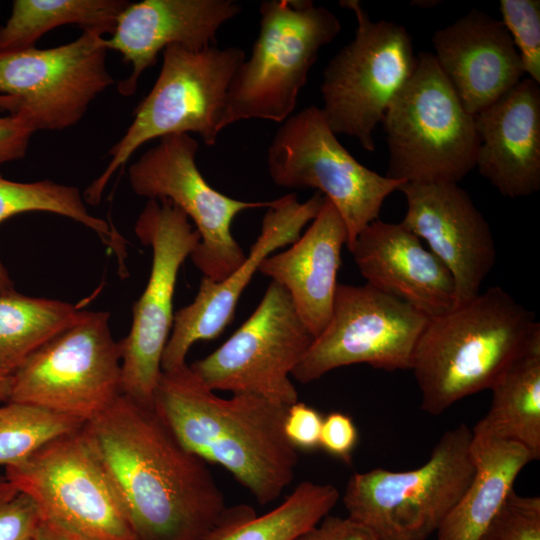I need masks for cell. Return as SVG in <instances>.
Segmentation results:
<instances>
[{
    "instance_id": "obj_1",
    "label": "cell",
    "mask_w": 540,
    "mask_h": 540,
    "mask_svg": "<svg viewBox=\"0 0 540 540\" xmlns=\"http://www.w3.org/2000/svg\"><path fill=\"white\" fill-rule=\"evenodd\" d=\"M83 430L110 475L137 540H207L227 505L207 463L155 412L121 394Z\"/></svg>"
},
{
    "instance_id": "obj_2",
    "label": "cell",
    "mask_w": 540,
    "mask_h": 540,
    "mask_svg": "<svg viewBox=\"0 0 540 540\" xmlns=\"http://www.w3.org/2000/svg\"><path fill=\"white\" fill-rule=\"evenodd\" d=\"M288 407L252 394L221 398L188 364L162 370L153 397L179 442L223 466L261 505L277 500L295 476L298 453L283 429Z\"/></svg>"
},
{
    "instance_id": "obj_3",
    "label": "cell",
    "mask_w": 540,
    "mask_h": 540,
    "mask_svg": "<svg viewBox=\"0 0 540 540\" xmlns=\"http://www.w3.org/2000/svg\"><path fill=\"white\" fill-rule=\"evenodd\" d=\"M538 336L534 313L498 286L429 318L411 363L421 409L437 416L461 399L491 389Z\"/></svg>"
},
{
    "instance_id": "obj_4",
    "label": "cell",
    "mask_w": 540,
    "mask_h": 540,
    "mask_svg": "<svg viewBox=\"0 0 540 540\" xmlns=\"http://www.w3.org/2000/svg\"><path fill=\"white\" fill-rule=\"evenodd\" d=\"M150 92L135 108L133 121L108 151L102 174L86 189L84 199L97 205L114 174L145 143L172 134H198L213 146L223 130L227 91L244 51L215 45L192 51L170 45Z\"/></svg>"
},
{
    "instance_id": "obj_5",
    "label": "cell",
    "mask_w": 540,
    "mask_h": 540,
    "mask_svg": "<svg viewBox=\"0 0 540 540\" xmlns=\"http://www.w3.org/2000/svg\"><path fill=\"white\" fill-rule=\"evenodd\" d=\"M389 164L385 176L405 183H458L476 164L474 116L463 107L433 53L417 54L410 79L381 121Z\"/></svg>"
},
{
    "instance_id": "obj_6",
    "label": "cell",
    "mask_w": 540,
    "mask_h": 540,
    "mask_svg": "<svg viewBox=\"0 0 540 540\" xmlns=\"http://www.w3.org/2000/svg\"><path fill=\"white\" fill-rule=\"evenodd\" d=\"M250 57L228 87L223 129L237 121L289 118L319 50L341 30L337 16L309 0H266Z\"/></svg>"
},
{
    "instance_id": "obj_7",
    "label": "cell",
    "mask_w": 540,
    "mask_h": 540,
    "mask_svg": "<svg viewBox=\"0 0 540 540\" xmlns=\"http://www.w3.org/2000/svg\"><path fill=\"white\" fill-rule=\"evenodd\" d=\"M471 439V429L461 423L444 432L418 468L354 473L343 494L348 517L377 540L428 539L473 478Z\"/></svg>"
},
{
    "instance_id": "obj_8",
    "label": "cell",
    "mask_w": 540,
    "mask_h": 540,
    "mask_svg": "<svg viewBox=\"0 0 540 540\" xmlns=\"http://www.w3.org/2000/svg\"><path fill=\"white\" fill-rule=\"evenodd\" d=\"M340 6L353 11L357 28L323 71L321 110L335 134L354 137L373 152L375 128L412 76L417 55L403 25L372 20L357 0L340 1Z\"/></svg>"
},
{
    "instance_id": "obj_9",
    "label": "cell",
    "mask_w": 540,
    "mask_h": 540,
    "mask_svg": "<svg viewBox=\"0 0 540 540\" xmlns=\"http://www.w3.org/2000/svg\"><path fill=\"white\" fill-rule=\"evenodd\" d=\"M4 475L33 500L44 521L87 540H137L120 495L83 426L5 468Z\"/></svg>"
},
{
    "instance_id": "obj_10",
    "label": "cell",
    "mask_w": 540,
    "mask_h": 540,
    "mask_svg": "<svg viewBox=\"0 0 540 540\" xmlns=\"http://www.w3.org/2000/svg\"><path fill=\"white\" fill-rule=\"evenodd\" d=\"M109 320L106 311L81 310L11 375L8 401L84 423L107 409L121 395V346Z\"/></svg>"
},
{
    "instance_id": "obj_11",
    "label": "cell",
    "mask_w": 540,
    "mask_h": 540,
    "mask_svg": "<svg viewBox=\"0 0 540 540\" xmlns=\"http://www.w3.org/2000/svg\"><path fill=\"white\" fill-rule=\"evenodd\" d=\"M267 166L276 185L314 188L332 202L346 226L348 249L366 226L379 219L385 199L405 183L358 162L315 105L282 122L268 148Z\"/></svg>"
},
{
    "instance_id": "obj_12",
    "label": "cell",
    "mask_w": 540,
    "mask_h": 540,
    "mask_svg": "<svg viewBox=\"0 0 540 540\" xmlns=\"http://www.w3.org/2000/svg\"><path fill=\"white\" fill-rule=\"evenodd\" d=\"M134 231L151 248L152 264L146 287L133 305L130 331L120 340L121 394L153 407L173 325L178 272L199 243V235L188 217L167 199L148 200Z\"/></svg>"
},
{
    "instance_id": "obj_13",
    "label": "cell",
    "mask_w": 540,
    "mask_h": 540,
    "mask_svg": "<svg viewBox=\"0 0 540 540\" xmlns=\"http://www.w3.org/2000/svg\"><path fill=\"white\" fill-rule=\"evenodd\" d=\"M198 142L189 134L159 139L128 170L131 189L148 200L167 199L178 207L199 235L189 256L204 277L220 281L245 259L231 228L244 210L268 208L272 201H242L217 191L204 179L196 164Z\"/></svg>"
},
{
    "instance_id": "obj_14",
    "label": "cell",
    "mask_w": 540,
    "mask_h": 540,
    "mask_svg": "<svg viewBox=\"0 0 540 540\" xmlns=\"http://www.w3.org/2000/svg\"><path fill=\"white\" fill-rule=\"evenodd\" d=\"M288 292L271 281L249 318L215 351L189 365L212 391L298 401L294 368L314 341Z\"/></svg>"
},
{
    "instance_id": "obj_15",
    "label": "cell",
    "mask_w": 540,
    "mask_h": 540,
    "mask_svg": "<svg viewBox=\"0 0 540 540\" xmlns=\"http://www.w3.org/2000/svg\"><path fill=\"white\" fill-rule=\"evenodd\" d=\"M104 34L83 30L66 44L0 51V95L15 99L14 115L32 130L75 126L90 104L115 82Z\"/></svg>"
},
{
    "instance_id": "obj_16",
    "label": "cell",
    "mask_w": 540,
    "mask_h": 540,
    "mask_svg": "<svg viewBox=\"0 0 540 540\" xmlns=\"http://www.w3.org/2000/svg\"><path fill=\"white\" fill-rule=\"evenodd\" d=\"M428 319L368 283H338L329 322L291 376L307 384L353 364L387 371L411 369L414 349Z\"/></svg>"
},
{
    "instance_id": "obj_17",
    "label": "cell",
    "mask_w": 540,
    "mask_h": 540,
    "mask_svg": "<svg viewBox=\"0 0 540 540\" xmlns=\"http://www.w3.org/2000/svg\"><path fill=\"white\" fill-rule=\"evenodd\" d=\"M323 201L320 192L302 203L295 193L273 200L262 219L260 234L244 261L220 281L203 277L194 300L174 313L161 360L163 371L184 366L194 343L215 339L224 331L262 261L277 249L295 242L305 225L317 216Z\"/></svg>"
},
{
    "instance_id": "obj_18",
    "label": "cell",
    "mask_w": 540,
    "mask_h": 540,
    "mask_svg": "<svg viewBox=\"0 0 540 540\" xmlns=\"http://www.w3.org/2000/svg\"><path fill=\"white\" fill-rule=\"evenodd\" d=\"M402 224L425 241L452 275L456 304L474 298L496 262L487 220L458 183H404Z\"/></svg>"
},
{
    "instance_id": "obj_19",
    "label": "cell",
    "mask_w": 540,
    "mask_h": 540,
    "mask_svg": "<svg viewBox=\"0 0 540 540\" xmlns=\"http://www.w3.org/2000/svg\"><path fill=\"white\" fill-rule=\"evenodd\" d=\"M241 11L233 0H144L129 3L118 18L115 30L106 38L108 50H115L131 73L118 83L123 96L135 93L145 70L170 45L201 51L216 42L217 32Z\"/></svg>"
},
{
    "instance_id": "obj_20",
    "label": "cell",
    "mask_w": 540,
    "mask_h": 540,
    "mask_svg": "<svg viewBox=\"0 0 540 540\" xmlns=\"http://www.w3.org/2000/svg\"><path fill=\"white\" fill-rule=\"evenodd\" d=\"M434 58L465 110L476 115L523 79L519 53L501 20L472 9L432 36Z\"/></svg>"
},
{
    "instance_id": "obj_21",
    "label": "cell",
    "mask_w": 540,
    "mask_h": 540,
    "mask_svg": "<svg viewBox=\"0 0 540 540\" xmlns=\"http://www.w3.org/2000/svg\"><path fill=\"white\" fill-rule=\"evenodd\" d=\"M366 283L429 318L455 307V287L446 266L401 222L377 219L348 249Z\"/></svg>"
},
{
    "instance_id": "obj_22",
    "label": "cell",
    "mask_w": 540,
    "mask_h": 540,
    "mask_svg": "<svg viewBox=\"0 0 540 540\" xmlns=\"http://www.w3.org/2000/svg\"><path fill=\"white\" fill-rule=\"evenodd\" d=\"M479 138L475 167L503 196L540 189V84L525 77L474 115Z\"/></svg>"
},
{
    "instance_id": "obj_23",
    "label": "cell",
    "mask_w": 540,
    "mask_h": 540,
    "mask_svg": "<svg viewBox=\"0 0 540 540\" xmlns=\"http://www.w3.org/2000/svg\"><path fill=\"white\" fill-rule=\"evenodd\" d=\"M346 226L324 197L308 229L283 252L265 258L259 272L283 287L306 327L316 338L332 314Z\"/></svg>"
},
{
    "instance_id": "obj_24",
    "label": "cell",
    "mask_w": 540,
    "mask_h": 540,
    "mask_svg": "<svg viewBox=\"0 0 540 540\" xmlns=\"http://www.w3.org/2000/svg\"><path fill=\"white\" fill-rule=\"evenodd\" d=\"M472 434V433H471ZM473 478L437 530V540H478L523 468L533 461L522 445L472 436Z\"/></svg>"
},
{
    "instance_id": "obj_25",
    "label": "cell",
    "mask_w": 540,
    "mask_h": 540,
    "mask_svg": "<svg viewBox=\"0 0 540 540\" xmlns=\"http://www.w3.org/2000/svg\"><path fill=\"white\" fill-rule=\"evenodd\" d=\"M490 409L471 429L473 437L505 440L540 458V336L490 389Z\"/></svg>"
},
{
    "instance_id": "obj_26",
    "label": "cell",
    "mask_w": 540,
    "mask_h": 540,
    "mask_svg": "<svg viewBox=\"0 0 540 540\" xmlns=\"http://www.w3.org/2000/svg\"><path fill=\"white\" fill-rule=\"evenodd\" d=\"M340 498L331 484L299 483L274 509L257 516L248 505L228 507L207 540H294L319 524Z\"/></svg>"
},
{
    "instance_id": "obj_27",
    "label": "cell",
    "mask_w": 540,
    "mask_h": 540,
    "mask_svg": "<svg viewBox=\"0 0 540 540\" xmlns=\"http://www.w3.org/2000/svg\"><path fill=\"white\" fill-rule=\"evenodd\" d=\"M129 3L126 0H14L10 17L0 26V51L35 47L45 33L68 24L111 36Z\"/></svg>"
},
{
    "instance_id": "obj_28",
    "label": "cell",
    "mask_w": 540,
    "mask_h": 540,
    "mask_svg": "<svg viewBox=\"0 0 540 540\" xmlns=\"http://www.w3.org/2000/svg\"><path fill=\"white\" fill-rule=\"evenodd\" d=\"M77 306L30 297L14 289L0 293V372L12 375L35 351L69 327Z\"/></svg>"
},
{
    "instance_id": "obj_29",
    "label": "cell",
    "mask_w": 540,
    "mask_h": 540,
    "mask_svg": "<svg viewBox=\"0 0 540 540\" xmlns=\"http://www.w3.org/2000/svg\"><path fill=\"white\" fill-rule=\"evenodd\" d=\"M55 213L93 230L115 252L120 268L126 272V241L110 221L93 216L87 210L77 187L51 180L15 182L0 175V223L27 212ZM12 281L0 262V293L13 290Z\"/></svg>"
},
{
    "instance_id": "obj_30",
    "label": "cell",
    "mask_w": 540,
    "mask_h": 540,
    "mask_svg": "<svg viewBox=\"0 0 540 540\" xmlns=\"http://www.w3.org/2000/svg\"><path fill=\"white\" fill-rule=\"evenodd\" d=\"M84 422L41 407L7 401L0 405V467L17 465Z\"/></svg>"
},
{
    "instance_id": "obj_31",
    "label": "cell",
    "mask_w": 540,
    "mask_h": 540,
    "mask_svg": "<svg viewBox=\"0 0 540 540\" xmlns=\"http://www.w3.org/2000/svg\"><path fill=\"white\" fill-rule=\"evenodd\" d=\"M502 23L521 58L524 74L540 84V1L501 0Z\"/></svg>"
},
{
    "instance_id": "obj_32",
    "label": "cell",
    "mask_w": 540,
    "mask_h": 540,
    "mask_svg": "<svg viewBox=\"0 0 540 540\" xmlns=\"http://www.w3.org/2000/svg\"><path fill=\"white\" fill-rule=\"evenodd\" d=\"M478 540H540V497L512 489Z\"/></svg>"
},
{
    "instance_id": "obj_33",
    "label": "cell",
    "mask_w": 540,
    "mask_h": 540,
    "mask_svg": "<svg viewBox=\"0 0 540 540\" xmlns=\"http://www.w3.org/2000/svg\"><path fill=\"white\" fill-rule=\"evenodd\" d=\"M41 521L33 500L17 492L0 500V540H32Z\"/></svg>"
},
{
    "instance_id": "obj_34",
    "label": "cell",
    "mask_w": 540,
    "mask_h": 540,
    "mask_svg": "<svg viewBox=\"0 0 540 540\" xmlns=\"http://www.w3.org/2000/svg\"><path fill=\"white\" fill-rule=\"evenodd\" d=\"M323 416L313 407L295 402L288 407L284 419V434L298 450L311 451L319 448Z\"/></svg>"
},
{
    "instance_id": "obj_35",
    "label": "cell",
    "mask_w": 540,
    "mask_h": 540,
    "mask_svg": "<svg viewBox=\"0 0 540 540\" xmlns=\"http://www.w3.org/2000/svg\"><path fill=\"white\" fill-rule=\"evenodd\" d=\"M358 442V430L350 416L331 412L323 417L319 447L350 464Z\"/></svg>"
},
{
    "instance_id": "obj_36",
    "label": "cell",
    "mask_w": 540,
    "mask_h": 540,
    "mask_svg": "<svg viewBox=\"0 0 540 540\" xmlns=\"http://www.w3.org/2000/svg\"><path fill=\"white\" fill-rule=\"evenodd\" d=\"M294 540H377L363 525L347 517L327 515Z\"/></svg>"
},
{
    "instance_id": "obj_37",
    "label": "cell",
    "mask_w": 540,
    "mask_h": 540,
    "mask_svg": "<svg viewBox=\"0 0 540 540\" xmlns=\"http://www.w3.org/2000/svg\"><path fill=\"white\" fill-rule=\"evenodd\" d=\"M33 130L18 116L0 115V166L22 159L29 147Z\"/></svg>"
},
{
    "instance_id": "obj_38",
    "label": "cell",
    "mask_w": 540,
    "mask_h": 540,
    "mask_svg": "<svg viewBox=\"0 0 540 540\" xmlns=\"http://www.w3.org/2000/svg\"><path fill=\"white\" fill-rule=\"evenodd\" d=\"M32 540H87L60 526L41 519Z\"/></svg>"
},
{
    "instance_id": "obj_39",
    "label": "cell",
    "mask_w": 540,
    "mask_h": 540,
    "mask_svg": "<svg viewBox=\"0 0 540 540\" xmlns=\"http://www.w3.org/2000/svg\"><path fill=\"white\" fill-rule=\"evenodd\" d=\"M11 375L0 372V403L7 402L10 395Z\"/></svg>"
},
{
    "instance_id": "obj_40",
    "label": "cell",
    "mask_w": 540,
    "mask_h": 540,
    "mask_svg": "<svg viewBox=\"0 0 540 540\" xmlns=\"http://www.w3.org/2000/svg\"><path fill=\"white\" fill-rule=\"evenodd\" d=\"M18 491L4 474H0V500L14 496Z\"/></svg>"
},
{
    "instance_id": "obj_41",
    "label": "cell",
    "mask_w": 540,
    "mask_h": 540,
    "mask_svg": "<svg viewBox=\"0 0 540 540\" xmlns=\"http://www.w3.org/2000/svg\"><path fill=\"white\" fill-rule=\"evenodd\" d=\"M17 108V103L14 98L0 95V109L7 110L13 114Z\"/></svg>"
}]
</instances>
